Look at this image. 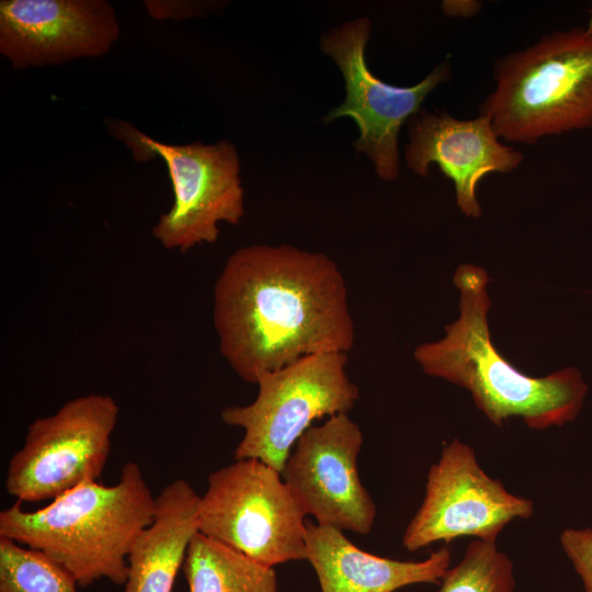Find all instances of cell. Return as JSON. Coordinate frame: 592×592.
Instances as JSON below:
<instances>
[{"instance_id":"obj_1","label":"cell","mask_w":592,"mask_h":592,"mask_svg":"<svg viewBox=\"0 0 592 592\" xmlns=\"http://www.w3.org/2000/svg\"><path fill=\"white\" fill-rule=\"evenodd\" d=\"M219 351L244 382L355 341L348 286L321 252L251 244L232 252L213 292Z\"/></svg>"},{"instance_id":"obj_2","label":"cell","mask_w":592,"mask_h":592,"mask_svg":"<svg viewBox=\"0 0 592 592\" xmlns=\"http://www.w3.org/2000/svg\"><path fill=\"white\" fill-rule=\"evenodd\" d=\"M488 281L481 267L458 266L454 283L460 291V316L446 326L445 338L419 345L414 358L425 374L469 390L477 408L496 425L511 417H521L536 430L572 421L588 390L580 372L567 367L531 377L501 355L488 327Z\"/></svg>"},{"instance_id":"obj_3","label":"cell","mask_w":592,"mask_h":592,"mask_svg":"<svg viewBox=\"0 0 592 592\" xmlns=\"http://www.w3.org/2000/svg\"><path fill=\"white\" fill-rule=\"evenodd\" d=\"M155 498L139 465L127 462L114 485L86 482L34 511L16 501L0 512V537L43 553L80 587L102 579L124 585L130 547L152 521Z\"/></svg>"},{"instance_id":"obj_4","label":"cell","mask_w":592,"mask_h":592,"mask_svg":"<svg viewBox=\"0 0 592 592\" xmlns=\"http://www.w3.org/2000/svg\"><path fill=\"white\" fill-rule=\"evenodd\" d=\"M494 89L479 106L499 138L534 145L592 128V34L556 31L499 58Z\"/></svg>"},{"instance_id":"obj_5","label":"cell","mask_w":592,"mask_h":592,"mask_svg":"<svg viewBox=\"0 0 592 592\" xmlns=\"http://www.w3.org/2000/svg\"><path fill=\"white\" fill-rule=\"evenodd\" d=\"M346 362L345 353L300 358L260 377L251 403L224 408L223 422L243 430L235 459H259L282 474L315 420L349 413L357 402L358 388L348 375Z\"/></svg>"},{"instance_id":"obj_6","label":"cell","mask_w":592,"mask_h":592,"mask_svg":"<svg viewBox=\"0 0 592 592\" xmlns=\"http://www.w3.org/2000/svg\"><path fill=\"white\" fill-rule=\"evenodd\" d=\"M306 515L282 474L254 458L208 475L198 533L269 567L307 559Z\"/></svg>"},{"instance_id":"obj_7","label":"cell","mask_w":592,"mask_h":592,"mask_svg":"<svg viewBox=\"0 0 592 592\" xmlns=\"http://www.w3.org/2000/svg\"><path fill=\"white\" fill-rule=\"evenodd\" d=\"M112 134L128 146L135 160L159 156L166 162L173 204L152 227V236L168 250L187 252L219 237V224L238 225L244 215V191L236 146L223 139L168 145L122 121H110Z\"/></svg>"},{"instance_id":"obj_8","label":"cell","mask_w":592,"mask_h":592,"mask_svg":"<svg viewBox=\"0 0 592 592\" xmlns=\"http://www.w3.org/2000/svg\"><path fill=\"white\" fill-rule=\"evenodd\" d=\"M119 415L115 399L90 392L35 419L11 456L4 486L18 502H39L91 481L107 463Z\"/></svg>"},{"instance_id":"obj_9","label":"cell","mask_w":592,"mask_h":592,"mask_svg":"<svg viewBox=\"0 0 592 592\" xmlns=\"http://www.w3.org/2000/svg\"><path fill=\"white\" fill-rule=\"evenodd\" d=\"M371 22L367 18L345 22L325 33L321 50L331 57L342 72L345 98L341 105L323 117L330 123L352 118L360 130L354 141L356 152L366 155L378 177L394 181L400 171L398 136L402 125L421 110L425 98L451 78L444 61L412 87H396L378 79L365 57Z\"/></svg>"},{"instance_id":"obj_10","label":"cell","mask_w":592,"mask_h":592,"mask_svg":"<svg viewBox=\"0 0 592 592\" xmlns=\"http://www.w3.org/2000/svg\"><path fill=\"white\" fill-rule=\"evenodd\" d=\"M533 513L530 499L488 476L474 448L453 439L428 471L423 501L405 530L402 545L417 551L467 536L497 543L510 522Z\"/></svg>"},{"instance_id":"obj_11","label":"cell","mask_w":592,"mask_h":592,"mask_svg":"<svg viewBox=\"0 0 592 592\" xmlns=\"http://www.w3.org/2000/svg\"><path fill=\"white\" fill-rule=\"evenodd\" d=\"M363 433L348 413L310 426L285 462L282 477L304 514L317 524L371 533L376 505L363 486L357 457Z\"/></svg>"},{"instance_id":"obj_12","label":"cell","mask_w":592,"mask_h":592,"mask_svg":"<svg viewBox=\"0 0 592 592\" xmlns=\"http://www.w3.org/2000/svg\"><path fill=\"white\" fill-rule=\"evenodd\" d=\"M119 34L105 0L0 1V53L18 70L103 56Z\"/></svg>"},{"instance_id":"obj_13","label":"cell","mask_w":592,"mask_h":592,"mask_svg":"<svg viewBox=\"0 0 592 592\" xmlns=\"http://www.w3.org/2000/svg\"><path fill=\"white\" fill-rule=\"evenodd\" d=\"M408 137L407 167L425 177L431 164H436L453 182L457 206L475 218L482 213L476 195L478 183L487 174L514 171L524 158L520 150L503 145L490 121L480 114L459 119L421 109L408 121Z\"/></svg>"},{"instance_id":"obj_14","label":"cell","mask_w":592,"mask_h":592,"mask_svg":"<svg viewBox=\"0 0 592 592\" xmlns=\"http://www.w3.org/2000/svg\"><path fill=\"white\" fill-rule=\"evenodd\" d=\"M307 561L321 592H395L417 583H436L451 566L447 547L420 561L379 557L355 546L342 531L307 522Z\"/></svg>"},{"instance_id":"obj_15","label":"cell","mask_w":592,"mask_h":592,"mask_svg":"<svg viewBox=\"0 0 592 592\" xmlns=\"http://www.w3.org/2000/svg\"><path fill=\"white\" fill-rule=\"evenodd\" d=\"M200 497L182 478L160 490L151 523L130 547L122 592H173L189 546L198 532Z\"/></svg>"},{"instance_id":"obj_16","label":"cell","mask_w":592,"mask_h":592,"mask_svg":"<svg viewBox=\"0 0 592 592\" xmlns=\"http://www.w3.org/2000/svg\"><path fill=\"white\" fill-rule=\"evenodd\" d=\"M189 592H276L273 567L260 563L201 533L183 565Z\"/></svg>"},{"instance_id":"obj_17","label":"cell","mask_w":592,"mask_h":592,"mask_svg":"<svg viewBox=\"0 0 592 592\" xmlns=\"http://www.w3.org/2000/svg\"><path fill=\"white\" fill-rule=\"evenodd\" d=\"M78 583L43 553L0 537V592H78Z\"/></svg>"},{"instance_id":"obj_18","label":"cell","mask_w":592,"mask_h":592,"mask_svg":"<svg viewBox=\"0 0 592 592\" xmlns=\"http://www.w3.org/2000/svg\"><path fill=\"white\" fill-rule=\"evenodd\" d=\"M514 588L510 557L497 543L474 539L462 559L443 574L436 592H513Z\"/></svg>"},{"instance_id":"obj_19","label":"cell","mask_w":592,"mask_h":592,"mask_svg":"<svg viewBox=\"0 0 592 592\" xmlns=\"http://www.w3.org/2000/svg\"><path fill=\"white\" fill-rule=\"evenodd\" d=\"M560 545L580 576L585 592H592V528H567Z\"/></svg>"},{"instance_id":"obj_20","label":"cell","mask_w":592,"mask_h":592,"mask_svg":"<svg viewBox=\"0 0 592 592\" xmlns=\"http://www.w3.org/2000/svg\"><path fill=\"white\" fill-rule=\"evenodd\" d=\"M144 5L148 14L155 20H184L192 16L207 14L210 4L196 1H166L146 0Z\"/></svg>"},{"instance_id":"obj_21","label":"cell","mask_w":592,"mask_h":592,"mask_svg":"<svg viewBox=\"0 0 592 592\" xmlns=\"http://www.w3.org/2000/svg\"><path fill=\"white\" fill-rule=\"evenodd\" d=\"M480 2L478 1H443L442 9L446 15L451 16H471L478 12Z\"/></svg>"},{"instance_id":"obj_22","label":"cell","mask_w":592,"mask_h":592,"mask_svg":"<svg viewBox=\"0 0 592 592\" xmlns=\"http://www.w3.org/2000/svg\"><path fill=\"white\" fill-rule=\"evenodd\" d=\"M585 31L588 33L592 34V12H591V18H590V21H589V24H588Z\"/></svg>"}]
</instances>
